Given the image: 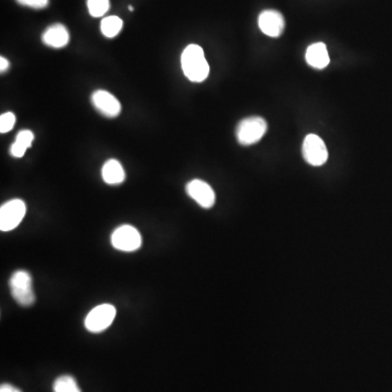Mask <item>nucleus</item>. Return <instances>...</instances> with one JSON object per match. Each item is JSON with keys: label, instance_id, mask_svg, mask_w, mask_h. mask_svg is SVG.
Wrapping results in <instances>:
<instances>
[{"label": "nucleus", "instance_id": "nucleus-1", "mask_svg": "<svg viewBox=\"0 0 392 392\" xmlns=\"http://www.w3.org/2000/svg\"><path fill=\"white\" fill-rule=\"evenodd\" d=\"M181 65L183 73L192 82H203L210 75V65L205 58L204 51L195 44H191L183 51Z\"/></svg>", "mask_w": 392, "mask_h": 392}, {"label": "nucleus", "instance_id": "nucleus-2", "mask_svg": "<svg viewBox=\"0 0 392 392\" xmlns=\"http://www.w3.org/2000/svg\"><path fill=\"white\" fill-rule=\"evenodd\" d=\"M11 296L19 305L31 306L35 302L33 291V280L27 270H17L13 272L9 282Z\"/></svg>", "mask_w": 392, "mask_h": 392}, {"label": "nucleus", "instance_id": "nucleus-3", "mask_svg": "<svg viewBox=\"0 0 392 392\" xmlns=\"http://www.w3.org/2000/svg\"><path fill=\"white\" fill-rule=\"evenodd\" d=\"M267 122L260 117H248L239 122L236 127V140L244 146L256 144L267 132Z\"/></svg>", "mask_w": 392, "mask_h": 392}, {"label": "nucleus", "instance_id": "nucleus-4", "mask_svg": "<svg viewBox=\"0 0 392 392\" xmlns=\"http://www.w3.org/2000/svg\"><path fill=\"white\" fill-rule=\"evenodd\" d=\"M25 213L27 206L23 201L19 198L8 201L0 207V230L8 232L17 228L25 218Z\"/></svg>", "mask_w": 392, "mask_h": 392}, {"label": "nucleus", "instance_id": "nucleus-5", "mask_svg": "<svg viewBox=\"0 0 392 392\" xmlns=\"http://www.w3.org/2000/svg\"><path fill=\"white\" fill-rule=\"evenodd\" d=\"M116 308L111 304L97 305L87 314L84 322L85 328L89 332H94V334L103 331L110 327L116 317Z\"/></svg>", "mask_w": 392, "mask_h": 392}, {"label": "nucleus", "instance_id": "nucleus-6", "mask_svg": "<svg viewBox=\"0 0 392 392\" xmlns=\"http://www.w3.org/2000/svg\"><path fill=\"white\" fill-rule=\"evenodd\" d=\"M111 244L122 252H134L142 246V236L134 227L123 225L111 234Z\"/></svg>", "mask_w": 392, "mask_h": 392}, {"label": "nucleus", "instance_id": "nucleus-7", "mask_svg": "<svg viewBox=\"0 0 392 392\" xmlns=\"http://www.w3.org/2000/svg\"><path fill=\"white\" fill-rule=\"evenodd\" d=\"M302 154L306 163L314 167L322 166L328 159L325 142L316 134H308L304 139Z\"/></svg>", "mask_w": 392, "mask_h": 392}, {"label": "nucleus", "instance_id": "nucleus-8", "mask_svg": "<svg viewBox=\"0 0 392 392\" xmlns=\"http://www.w3.org/2000/svg\"><path fill=\"white\" fill-rule=\"evenodd\" d=\"M91 103L99 113L107 118H116L121 113V103L109 91L99 89L91 94Z\"/></svg>", "mask_w": 392, "mask_h": 392}, {"label": "nucleus", "instance_id": "nucleus-9", "mask_svg": "<svg viewBox=\"0 0 392 392\" xmlns=\"http://www.w3.org/2000/svg\"><path fill=\"white\" fill-rule=\"evenodd\" d=\"M186 189L189 196L203 208L208 210L214 206L216 202V194L208 183L195 179L186 184Z\"/></svg>", "mask_w": 392, "mask_h": 392}, {"label": "nucleus", "instance_id": "nucleus-10", "mask_svg": "<svg viewBox=\"0 0 392 392\" xmlns=\"http://www.w3.org/2000/svg\"><path fill=\"white\" fill-rule=\"evenodd\" d=\"M260 31L270 37H279L286 29L284 15L277 10H265L258 17Z\"/></svg>", "mask_w": 392, "mask_h": 392}, {"label": "nucleus", "instance_id": "nucleus-11", "mask_svg": "<svg viewBox=\"0 0 392 392\" xmlns=\"http://www.w3.org/2000/svg\"><path fill=\"white\" fill-rule=\"evenodd\" d=\"M42 39L45 45L49 46L51 49H63L69 43L70 35L65 25L56 23L46 29Z\"/></svg>", "mask_w": 392, "mask_h": 392}, {"label": "nucleus", "instance_id": "nucleus-12", "mask_svg": "<svg viewBox=\"0 0 392 392\" xmlns=\"http://www.w3.org/2000/svg\"><path fill=\"white\" fill-rule=\"evenodd\" d=\"M306 63L315 69H324L330 63L329 53L324 43H315L310 45L306 51Z\"/></svg>", "mask_w": 392, "mask_h": 392}, {"label": "nucleus", "instance_id": "nucleus-13", "mask_svg": "<svg viewBox=\"0 0 392 392\" xmlns=\"http://www.w3.org/2000/svg\"><path fill=\"white\" fill-rule=\"evenodd\" d=\"M101 177L109 186H118L125 180V169L116 159H109L103 164Z\"/></svg>", "mask_w": 392, "mask_h": 392}, {"label": "nucleus", "instance_id": "nucleus-14", "mask_svg": "<svg viewBox=\"0 0 392 392\" xmlns=\"http://www.w3.org/2000/svg\"><path fill=\"white\" fill-rule=\"evenodd\" d=\"M34 141V134L32 131L23 130L18 133L15 142L10 147V154L15 158H21L25 156V152L31 147Z\"/></svg>", "mask_w": 392, "mask_h": 392}, {"label": "nucleus", "instance_id": "nucleus-15", "mask_svg": "<svg viewBox=\"0 0 392 392\" xmlns=\"http://www.w3.org/2000/svg\"><path fill=\"white\" fill-rule=\"evenodd\" d=\"M122 27L123 21L117 15H110V17L103 18L101 20V33H103V37H108V39L117 37L122 30Z\"/></svg>", "mask_w": 392, "mask_h": 392}, {"label": "nucleus", "instance_id": "nucleus-16", "mask_svg": "<svg viewBox=\"0 0 392 392\" xmlns=\"http://www.w3.org/2000/svg\"><path fill=\"white\" fill-rule=\"evenodd\" d=\"M53 388V392H81L75 378L69 375L57 378Z\"/></svg>", "mask_w": 392, "mask_h": 392}, {"label": "nucleus", "instance_id": "nucleus-17", "mask_svg": "<svg viewBox=\"0 0 392 392\" xmlns=\"http://www.w3.org/2000/svg\"><path fill=\"white\" fill-rule=\"evenodd\" d=\"M87 8L91 17L101 18L108 13L110 3L109 0H87Z\"/></svg>", "mask_w": 392, "mask_h": 392}, {"label": "nucleus", "instance_id": "nucleus-18", "mask_svg": "<svg viewBox=\"0 0 392 392\" xmlns=\"http://www.w3.org/2000/svg\"><path fill=\"white\" fill-rule=\"evenodd\" d=\"M15 125V116L13 113H3L0 116V132L7 133L13 130Z\"/></svg>", "mask_w": 392, "mask_h": 392}, {"label": "nucleus", "instance_id": "nucleus-19", "mask_svg": "<svg viewBox=\"0 0 392 392\" xmlns=\"http://www.w3.org/2000/svg\"><path fill=\"white\" fill-rule=\"evenodd\" d=\"M17 1L21 6L33 8V9H44L49 4V0H17Z\"/></svg>", "mask_w": 392, "mask_h": 392}, {"label": "nucleus", "instance_id": "nucleus-20", "mask_svg": "<svg viewBox=\"0 0 392 392\" xmlns=\"http://www.w3.org/2000/svg\"><path fill=\"white\" fill-rule=\"evenodd\" d=\"M0 392H21L15 386L8 385V384H4L0 387Z\"/></svg>", "mask_w": 392, "mask_h": 392}, {"label": "nucleus", "instance_id": "nucleus-21", "mask_svg": "<svg viewBox=\"0 0 392 392\" xmlns=\"http://www.w3.org/2000/svg\"><path fill=\"white\" fill-rule=\"evenodd\" d=\"M8 68H9V61L4 58V57H1V58H0V71H1V72H5V71L8 70Z\"/></svg>", "mask_w": 392, "mask_h": 392}, {"label": "nucleus", "instance_id": "nucleus-22", "mask_svg": "<svg viewBox=\"0 0 392 392\" xmlns=\"http://www.w3.org/2000/svg\"><path fill=\"white\" fill-rule=\"evenodd\" d=\"M129 10H130V11H133L132 6H129Z\"/></svg>", "mask_w": 392, "mask_h": 392}]
</instances>
